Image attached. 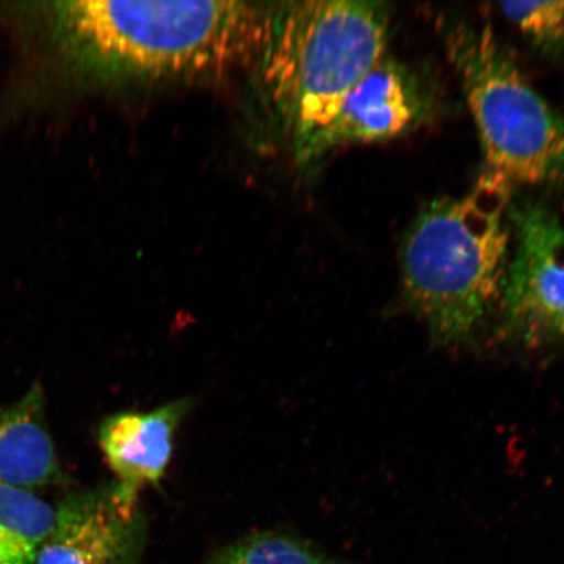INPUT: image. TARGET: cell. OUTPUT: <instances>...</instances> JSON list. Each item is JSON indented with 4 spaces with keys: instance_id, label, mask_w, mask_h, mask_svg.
<instances>
[{
    "instance_id": "7a4b0ae2",
    "label": "cell",
    "mask_w": 564,
    "mask_h": 564,
    "mask_svg": "<svg viewBox=\"0 0 564 564\" xmlns=\"http://www.w3.org/2000/svg\"><path fill=\"white\" fill-rule=\"evenodd\" d=\"M390 23L383 2L271 3L247 84L259 138L297 156L383 58Z\"/></svg>"
},
{
    "instance_id": "7c38bea8",
    "label": "cell",
    "mask_w": 564,
    "mask_h": 564,
    "mask_svg": "<svg viewBox=\"0 0 564 564\" xmlns=\"http://www.w3.org/2000/svg\"><path fill=\"white\" fill-rule=\"evenodd\" d=\"M500 12L542 54L564 56V0L554 2H506Z\"/></svg>"
},
{
    "instance_id": "3957f363",
    "label": "cell",
    "mask_w": 564,
    "mask_h": 564,
    "mask_svg": "<svg viewBox=\"0 0 564 564\" xmlns=\"http://www.w3.org/2000/svg\"><path fill=\"white\" fill-rule=\"evenodd\" d=\"M512 187L484 173L471 192L430 203L401 245L409 308L436 343L468 340L502 295L510 263Z\"/></svg>"
},
{
    "instance_id": "ba28073f",
    "label": "cell",
    "mask_w": 564,
    "mask_h": 564,
    "mask_svg": "<svg viewBox=\"0 0 564 564\" xmlns=\"http://www.w3.org/2000/svg\"><path fill=\"white\" fill-rule=\"evenodd\" d=\"M192 400L180 399L151 412H119L98 429V443L117 481L135 492L156 486L172 460L175 434Z\"/></svg>"
},
{
    "instance_id": "277c9868",
    "label": "cell",
    "mask_w": 564,
    "mask_h": 564,
    "mask_svg": "<svg viewBox=\"0 0 564 564\" xmlns=\"http://www.w3.org/2000/svg\"><path fill=\"white\" fill-rule=\"evenodd\" d=\"M485 156L484 173L512 188L564 182V117L521 73L489 24L444 28Z\"/></svg>"
},
{
    "instance_id": "8992f818",
    "label": "cell",
    "mask_w": 564,
    "mask_h": 564,
    "mask_svg": "<svg viewBox=\"0 0 564 564\" xmlns=\"http://www.w3.org/2000/svg\"><path fill=\"white\" fill-rule=\"evenodd\" d=\"M147 535L139 492L116 479L61 500L37 564H140Z\"/></svg>"
},
{
    "instance_id": "52a82bcc",
    "label": "cell",
    "mask_w": 564,
    "mask_h": 564,
    "mask_svg": "<svg viewBox=\"0 0 564 564\" xmlns=\"http://www.w3.org/2000/svg\"><path fill=\"white\" fill-rule=\"evenodd\" d=\"M432 108L427 84L384 55L294 160L303 166L313 165L344 147L404 135L425 121Z\"/></svg>"
},
{
    "instance_id": "8fae6325",
    "label": "cell",
    "mask_w": 564,
    "mask_h": 564,
    "mask_svg": "<svg viewBox=\"0 0 564 564\" xmlns=\"http://www.w3.org/2000/svg\"><path fill=\"white\" fill-rule=\"evenodd\" d=\"M202 564H348L322 552L297 535L258 532L232 542Z\"/></svg>"
},
{
    "instance_id": "5b68a950",
    "label": "cell",
    "mask_w": 564,
    "mask_h": 564,
    "mask_svg": "<svg viewBox=\"0 0 564 564\" xmlns=\"http://www.w3.org/2000/svg\"><path fill=\"white\" fill-rule=\"evenodd\" d=\"M514 251L502 303L506 326L528 343L564 341V223L545 203L509 207Z\"/></svg>"
},
{
    "instance_id": "9c48e42d",
    "label": "cell",
    "mask_w": 564,
    "mask_h": 564,
    "mask_svg": "<svg viewBox=\"0 0 564 564\" xmlns=\"http://www.w3.org/2000/svg\"><path fill=\"white\" fill-rule=\"evenodd\" d=\"M65 481L46 425L44 388L0 404V485L39 490Z\"/></svg>"
},
{
    "instance_id": "30bf717a",
    "label": "cell",
    "mask_w": 564,
    "mask_h": 564,
    "mask_svg": "<svg viewBox=\"0 0 564 564\" xmlns=\"http://www.w3.org/2000/svg\"><path fill=\"white\" fill-rule=\"evenodd\" d=\"M54 519L35 492L0 485V564H37Z\"/></svg>"
},
{
    "instance_id": "6da1fadb",
    "label": "cell",
    "mask_w": 564,
    "mask_h": 564,
    "mask_svg": "<svg viewBox=\"0 0 564 564\" xmlns=\"http://www.w3.org/2000/svg\"><path fill=\"white\" fill-rule=\"evenodd\" d=\"M48 7L53 41L70 67L106 87L147 89L250 66L271 3L66 0Z\"/></svg>"
}]
</instances>
